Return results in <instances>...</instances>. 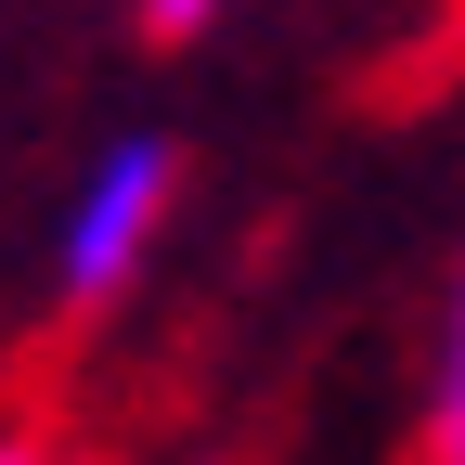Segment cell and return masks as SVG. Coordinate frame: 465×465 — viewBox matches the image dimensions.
Returning a JSON list of instances; mask_svg holds the SVG:
<instances>
[{
    "label": "cell",
    "instance_id": "cell-1",
    "mask_svg": "<svg viewBox=\"0 0 465 465\" xmlns=\"http://www.w3.org/2000/svg\"><path fill=\"white\" fill-rule=\"evenodd\" d=\"M155 220H168V143H104L65 207V298H116L130 259L155 246Z\"/></svg>",
    "mask_w": 465,
    "mask_h": 465
},
{
    "label": "cell",
    "instance_id": "cell-2",
    "mask_svg": "<svg viewBox=\"0 0 465 465\" xmlns=\"http://www.w3.org/2000/svg\"><path fill=\"white\" fill-rule=\"evenodd\" d=\"M440 465H465V284H452V336H440V401H427Z\"/></svg>",
    "mask_w": 465,
    "mask_h": 465
},
{
    "label": "cell",
    "instance_id": "cell-3",
    "mask_svg": "<svg viewBox=\"0 0 465 465\" xmlns=\"http://www.w3.org/2000/svg\"><path fill=\"white\" fill-rule=\"evenodd\" d=\"M220 14V0H143V26H168V39H182V26H207Z\"/></svg>",
    "mask_w": 465,
    "mask_h": 465
},
{
    "label": "cell",
    "instance_id": "cell-4",
    "mask_svg": "<svg viewBox=\"0 0 465 465\" xmlns=\"http://www.w3.org/2000/svg\"><path fill=\"white\" fill-rule=\"evenodd\" d=\"M0 465H39V452H26V440H0Z\"/></svg>",
    "mask_w": 465,
    "mask_h": 465
}]
</instances>
